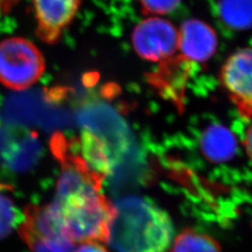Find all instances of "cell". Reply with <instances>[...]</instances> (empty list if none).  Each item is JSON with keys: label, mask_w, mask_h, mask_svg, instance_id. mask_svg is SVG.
<instances>
[{"label": "cell", "mask_w": 252, "mask_h": 252, "mask_svg": "<svg viewBox=\"0 0 252 252\" xmlns=\"http://www.w3.org/2000/svg\"><path fill=\"white\" fill-rule=\"evenodd\" d=\"M200 148L207 160L213 162H227L237 152V140L225 126L212 125L203 132Z\"/></svg>", "instance_id": "30bf717a"}, {"label": "cell", "mask_w": 252, "mask_h": 252, "mask_svg": "<svg viewBox=\"0 0 252 252\" xmlns=\"http://www.w3.org/2000/svg\"><path fill=\"white\" fill-rule=\"evenodd\" d=\"M52 150L61 162L54 208L73 243L107 245L110 240L117 207L103 193L104 179L92 171L76 153L72 142L54 135Z\"/></svg>", "instance_id": "6da1fadb"}, {"label": "cell", "mask_w": 252, "mask_h": 252, "mask_svg": "<svg viewBox=\"0 0 252 252\" xmlns=\"http://www.w3.org/2000/svg\"><path fill=\"white\" fill-rule=\"evenodd\" d=\"M36 10V34L46 43L59 40L75 17L81 0H33Z\"/></svg>", "instance_id": "ba28073f"}, {"label": "cell", "mask_w": 252, "mask_h": 252, "mask_svg": "<svg viewBox=\"0 0 252 252\" xmlns=\"http://www.w3.org/2000/svg\"><path fill=\"white\" fill-rule=\"evenodd\" d=\"M217 47L216 32L206 23L189 19L182 24L179 30L178 50L185 60L207 62L216 53Z\"/></svg>", "instance_id": "9c48e42d"}, {"label": "cell", "mask_w": 252, "mask_h": 252, "mask_svg": "<svg viewBox=\"0 0 252 252\" xmlns=\"http://www.w3.org/2000/svg\"><path fill=\"white\" fill-rule=\"evenodd\" d=\"M132 43L135 53L149 62H162L178 51L179 31L169 21L150 17L134 29Z\"/></svg>", "instance_id": "5b68a950"}, {"label": "cell", "mask_w": 252, "mask_h": 252, "mask_svg": "<svg viewBox=\"0 0 252 252\" xmlns=\"http://www.w3.org/2000/svg\"><path fill=\"white\" fill-rule=\"evenodd\" d=\"M252 50L240 49L232 54L222 68L220 79L239 114L250 121L252 116Z\"/></svg>", "instance_id": "8992f818"}, {"label": "cell", "mask_w": 252, "mask_h": 252, "mask_svg": "<svg viewBox=\"0 0 252 252\" xmlns=\"http://www.w3.org/2000/svg\"><path fill=\"white\" fill-rule=\"evenodd\" d=\"M219 15L223 24L235 30H247L252 25V0H219Z\"/></svg>", "instance_id": "4fadbf2b"}, {"label": "cell", "mask_w": 252, "mask_h": 252, "mask_svg": "<svg viewBox=\"0 0 252 252\" xmlns=\"http://www.w3.org/2000/svg\"><path fill=\"white\" fill-rule=\"evenodd\" d=\"M39 146L34 133L13 126H0V164L13 173L27 172L36 163Z\"/></svg>", "instance_id": "52a82bcc"}, {"label": "cell", "mask_w": 252, "mask_h": 252, "mask_svg": "<svg viewBox=\"0 0 252 252\" xmlns=\"http://www.w3.org/2000/svg\"><path fill=\"white\" fill-rule=\"evenodd\" d=\"M45 70V60L31 41L12 37L0 43V83L10 90H27Z\"/></svg>", "instance_id": "3957f363"}, {"label": "cell", "mask_w": 252, "mask_h": 252, "mask_svg": "<svg viewBox=\"0 0 252 252\" xmlns=\"http://www.w3.org/2000/svg\"><path fill=\"white\" fill-rule=\"evenodd\" d=\"M79 246L74 249L73 252H110L104 244L96 242L78 244Z\"/></svg>", "instance_id": "2e32d148"}, {"label": "cell", "mask_w": 252, "mask_h": 252, "mask_svg": "<svg viewBox=\"0 0 252 252\" xmlns=\"http://www.w3.org/2000/svg\"><path fill=\"white\" fill-rule=\"evenodd\" d=\"M19 234L31 252H73L76 244L66 235L54 205L27 206Z\"/></svg>", "instance_id": "277c9868"}, {"label": "cell", "mask_w": 252, "mask_h": 252, "mask_svg": "<svg viewBox=\"0 0 252 252\" xmlns=\"http://www.w3.org/2000/svg\"><path fill=\"white\" fill-rule=\"evenodd\" d=\"M165 252H222L220 245L208 234L185 229L172 241Z\"/></svg>", "instance_id": "7c38bea8"}, {"label": "cell", "mask_w": 252, "mask_h": 252, "mask_svg": "<svg viewBox=\"0 0 252 252\" xmlns=\"http://www.w3.org/2000/svg\"><path fill=\"white\" fill-rule=\"evenodd\" d=\"M109 243L117 252H165L174 239L167 213L153 204L127 200L117 207Z\"/></svg>", "instance_id": "7a4b0ae2"}, {"label": "cell", "mask_w": 252, "mask_h": 252, "mask_svg": "<svg viewBox=\"0 0 252 252\" xmlns=\"http://www.w3.org/2000/svg\"><path fill=\"white\" fill-rule=\"evenodd\" d=\"M181 0H140L146 14L164 15L178 9Z\"/></svg>", "instance_id": "9a60e30c"}, {"label": "cell", "mask_w": 252, "mask_h": 252, "mask_svg": "<svg viewBox=\"0 0 252 252\" xmlns=\"http://www.w3.org/2000/svg\"><path fill=\"white\" fill-rule=\"evenodd\" d=\"M23 217L12 197V187L0 181V240L19 226Z\"/></svg>", "instance_id": "5bb4252c"}, {"label": "cell", "mask_w": 252, "mask_h": 252, "mask_svg": "<svg viewBox=\"0 0 252 252\" xmlns=\"http://www.w3.org/2000/svg\"><path fill=\"white\" fill-rule=\"evenodd\" d=\"M75 146L91 170L106 179L110 173V159L107 146L99 137L91 132H83L81 137L75 140Z\"/></svg>", "instance_id": "8fae6325"}]
</instances>
